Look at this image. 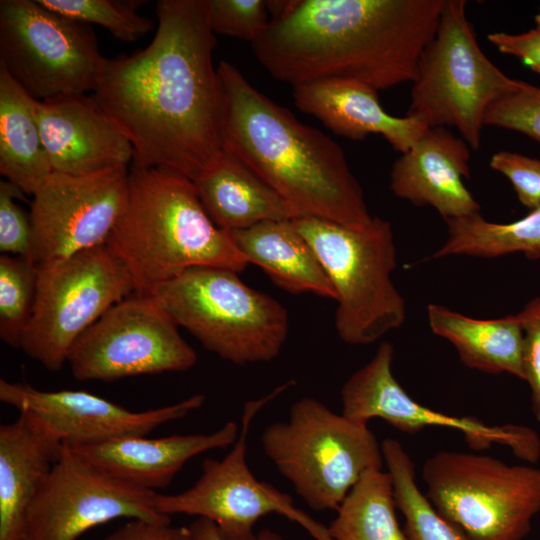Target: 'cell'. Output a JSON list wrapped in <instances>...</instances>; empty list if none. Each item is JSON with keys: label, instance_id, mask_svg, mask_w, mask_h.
Wrapping results in <instances>:
<instances>
[{"label": "cell", "instance_id": "1", "mask_svg": "<svg viewBox=\"0 0 540 540\" xmlns=\"http://www.w3.org/2000/svg\"><path fill=\"white\" fill-rule=\"evenodd\" d=\"M149 45L107 59L93 98L130 141L132 164L192 181L223 152L222 87L207 0H158Z\"/></svg>", "mask_w": 540, "mask_h": 540}, {"label": "cell", "instance_id": "2", "mask_svg": "<svg viewBox=\"0 0 540 540\" xmlns=\"http://www.w3.org/2000/svg\"><path fill=\"white\" fill-rule=\"evenodd\" d=\"M445 0H294L251 43L275 79H349L379 91L414 82Z\"/></svg>", "mask_w": 540, "mask_h": 540}, {"label": "cell", "instance_id": "3", "mask_svg": "<svg viewBox=\"0 0 540 540\" xmlns=\"http://www.w3.org/2000/svg\"><path fill=\"white\" fill-rule=\"evenodd\" d=\"M223 151L244 163L297 217L355 228L371 223L363 190L342 148L256 89L233 64L217 67Z\"/></svg>", "mask_w": 540, "mask_h": 540}, {"label": "cell", "instance_id": "4", "mask_svg": "<svg viewBox=\"0 0 540 540\" xmlns=\"http://www.w3.org/2000/svg\"><path fill=\"white\" fill-rule=\"evenodd\" d=\"M106 246L138 294H152L190 268L240 272L248 265L229 232L206 213L193 181L164 167L132 164L127 204Z\"/></svg>", "mask_w": 540, "mask_h": 540}, {"label": "cell", "instance_id": "5", "mask_svg": "<svg viewBox=\"0 0 540 540\" xmlns=\"http://www.w3.org/2000/svg\"><path fill=\"white\" fill-rule=\"evenodd\" d=\"M292 221L335 290V328L341 340L371 344L404 323L405 300L392 281L396 247L388 220L373 217L363 228L314 217Z\"/></svg>", "mask_w": 540, "mask_h": 540}, {"label": "cell", "instance_id": "6", "mask_svg": "<svg viewBox=\"0 0 540 540\" xmlns=\"http://www.w3.org/2000/svg\"><path fill=\"white\" fill-rule=\"evenodd\" d=\"M152 295L179 327L236 365L275 359L288 335V313L282 304L246 285L230 269L190 268Z\"/></svg>", "mask_w": 540, "mask_h": 540}, {"label": "cell", "instance_id": "7", "mask_svg": "<svg viewBox=\"0 0 540 540\" xmlns=\"http://www.w3.org/2000/svg\"><path fill=\"white\" fill-rule=\"evenodd\" d=\"M265 455L316 511H337L369 470L382 469V448L367 424L331 411L312 397L296 401L285 422L268 425Z\"/></svg>", "mask_w": 540, "mask_h": 540}, {"label": "cell", "instance_id": "8", "mask_svg": "<svg viewBox=\"0 0 540 540\" xmlns=\"http://www.w3.org/2000/svg\"><path fill=\"white\" fill-rule=\"evenodd\" d=\"M480 48L465 0H445L437 31L418 65L407 116L427 128L454 127L473 150L488 108L520 85Z\"/></svg>", "mask_w": 540, "mask_h": 540}, {"label": "cell", "instance_id": "9", "mask_svg": "<svg viewBox=\"0 0 540 540\" xmlns=\"http://www.w3.org/2000/svg\"><path fill=\"white\" fill-rule=\"evenodd\" d=\"M426 497L473 540H522L540 511V469L439 451L423 464Z\"/></svg>", "mask_w": 540, "mask_h": 540}, {"label": "cell", "instance_id": "10", "mask_svg": "<svg viewBox=\"0 0 540 540\" xmlns=\"http://www.w3.org/2000/svg\"><path fill=\"white\" fill-rule=\"evenodd\" d=\"M106 61L89 25L38 0L0 1V66L34 99L94 91Z\"/></svg>", "mask_w": 540, "mask_h": 540}, {"label": "cell", "instance_id": "11", "mask_svg": "<svg viewBox=\"0 0 540 540\" xmlns=\"http://www.w3.org/2000/svg\"><path fill=\"white\" fill-rule=\"evenodd\" d=\"M134 292L127 270L106 244L39 265L35 304L20 349L57 371L78 338Z\"/></svg>", "mask_w": 540, "mask_h": 540}, {"label": "cell", "instance_id": "12", "mask_svg": "<svg viewBox=\"0 0 540 540\" xmlns=\"http://www.w3.org/2000/svg\"><path fill=\"white\" fill-rule=\"evenodd\" d=\"M248 401L241 416L239 436L221 460L207 458L196 483L178 494H159L156 509L164 515L187 514L215 523L223 540H257L253 529L263 516L277 513L302 525L316 540H333L328 527L294 506L291 496L258 480L248 467L247 441L258 412L288 388Z\"/></svg>", "mask_w": 540, "mask_h": 540}, {"label": "cell", "instance_id": "13", "mask_svg": "<svg viewBox=\"0 0 540 540\" xmlns=\"http://www.w3.org/2000/svg\"><path fill=\"white\" fill-rule=\"evenodd\" d=\"M178 327L154 295L134 292L78 338L67 363L80 381L186 371L198 357Z\"/></svg>", "mask_w": 540, "mask_h": 540}, {"label": "cell", "instance_id": "14", "mask_svg": "<svg viewBox=\"0 0 540 540\" xmlns=\"http://www.w3.org/2000/svg\"><path fill=\"white\" fill-rule=\"evenodd\" d=\"M156 495L103 472L64 444L27 511L25 540H76L118 518L171 523L156 509Z\"/></svg>", "mask_w": 540, "mask_h": 540}, {"label": "cell", "instance_id": "15", "mask_svg": "<svg viewBox=\"0 0 540 540\" xmlns=\"http://www.w3.org/2000/svg\"><path fill=\"white\" fill-rule=\"evenodd\" d=\"M128 193L127 166L85 175L53 171L33 195L31 259L39 266L106 244Z\"/></svg>", "mask_w": 540, "mask_h": 540}, {"label": "cell", "instance_id": "16", "mask_svg": "<svg viewBox=\"0 0 540 540\" xmlns=\"http://www.w3.org/2000/svg\"><path fill=\"white\" fill-rule=\"evenodd\" d=\"M393 357V346L382 342L371 360L348 378L341 389L344 416L362 424L380 418L409 434L427 427L449 428L460 432L475 451L499 444L523 461L534 463L539 459L540 437L530 427L490 425L474 417L449 415L418 403L394 377Z\"/></svg>", "mask_w": 540, "mask_h": 540}, {"label": "cell", "instance_id": "17", "mask_svg": "<svg viewBox=\"0 0 540 540\" xmlns=\"http://www.w3.org/2000/svg\"><path fill=\"white\" fill-rule=\"evenodd\" d=\"M0 401L31 412L51 425L69 446L128 436H145L155 428L187 416L205 402L196 394L172 405L134 412L84 390L44 391L0 380Z\"/></svg>", "mask_w": 540, "mask_h": 540}, {"label": "cell", "instance_id": "18", "mask_svg": "<svg viewBox=\"0 0 540 540\" xmlns=\"http://www.w3.org/2000/svg\"><path fill=\"white\" fill-rule=\"evenodd\" d=\"M42 142L52 170L85 175L133 162V147L93 96L37 101Z\"/></svg>", "mask_w": 540, "mask_h": 540}, {"label": "cell", "instance_id": "19", "mask_svg": "<svg viewBox=\"0 0 540 540\" xmlns=\"http://www.w3.org/2000/svg\"><path fill=\"white\" fill-rule=\"evenodd\" d=\"M470 149L444 127L428 128L394 162L391 191L416 206H432L445 221L480 212L463 182L470 176Z\"/></svg>", "mask_w": 540, "mask_h": 540}, {"label": "cell", "instance_id": "20", "mask_svg": "<svg viewBox=\"0 0 540 540\" xmlns=\"http://www.w3.org/2000/svg\"><path fill=\"white\" fill-rule=\"evenodd\" d=\"M239 431L235 422L228 421L209 434L161 438L128 436L95 444L67 446L103 472L155 491L167 487L191 458L209 450L231 447Z\"/></svg>", "mask_w": 540, "mask_h": 540}, {"label": "cell", "instance_id": "21", "mask_svg": "<svg viewBox=\"0 0 540 540\" xmlns=\"http://www.w3.org/2000/svg\"><path fill=\"white\" fill-rule=\"evenodd\" d=\"M63 447L57 431L31 412L0 426V540H25L27 511Z\"/></svg>", "mask_w": 540, "mask_h": 540}, {"label": "cell", "instance_id": "22", "mask_svg": "<svg viewBox=\"0 0 540 540\" xmlns=\"http://www.w3.org/2000/svg\"><path fill=\"white\" fill-rule=\"evenodd\" d=\"M378 91L349 79H328L293 86L296 106L333 133L351 140L378 134L404 153L428 129L419 120L396 117L381 106Z\"/></svg>", "mask_w": 540, "mask_h": 540}, {"label": "cell", "instance_id": "23", "mask_svg": "<svg viewBox=\"0 0 540 540\" xmlns=\"http://www.w3.org/2000/svg\"><path fill=\"white\" fill-rule=\"evenodd\" d=\"M193 183L206 213L224 231L246 229L264 221L296 218L279 194L225 151Z\"/></svg>", "mask_w": 540, "mask_h": 540}, {"label": "cell", "instance_id": "24", "mask_svg": "<svg viewBox=\"0 0 540 540\" xmlns=\"http://www.w3.org/2000/svg\"><path fill=\"white\" fill-rule=\"evenodd\" d=\"M229 234L248 264L259 266L277 286L336 300L326 272L292 219L264 221Z\"/></svg>", "mask_w": 540, "mask_h": 540}, {"label": "cell", "instance_id": "25", "mask_svg": "<svg viewBox=\"0 0 540 540\" xmlns=\"http://www.w3.org/2000/svg\"><path fill=\"white\" fill-rule=\"evenodd\" d=\"M434 334L448 340L467 367L485 373H508L524 380V333L520 318L475 319L438 304L427 307Z\"/></svg>", "mask_w": 540, "mask_h": 540}, {"label": "cell", "instance_id": "26", "mask_svg": "<svg viewBox=\"0 0 540 540\" xmlns=\"http://www.w3.org/2000/svg\"><path fill=\"white\" fill-rule=\"evenodd\" d=\"M37 101L0 66V174L32 196L53 172L42 142Z\"/></svg>", "mask_w": 540, "mask_h": 540}, {"label": "cell", "instance_id": "27", "mask_svg": "<svg viewBox=\"0 0 540 540\" xmlns=\"http://www.w3.org/2000/svg\"><path fill=\"white\" fill-rule=\"evenodd\" d=\"M448 237L430 257L440 259L453 255L498 257L523 253L529 259L540 258V207L510 223H495L480 212L446 220Z\"/></svg>", "mask_w": 540, "mask_h": 540}, {"label": "cell", "instance_id": "28", "mask_svg": "<svg viewBox=\"0 0 540 540\" xmlns=\"http://www.w3.org/2000/svg\"><path fill=\"white\" fill-rule=\"evenodd\" d=\"M393 484L382 469L367 471L328 526L333 540H407L396 517Z\"/></svg>", "mask_w": 540, "mask_h": 540}, {"label": "cell", "instance_id": "29", "mask_svg": "<svg viewBox=\"0 0 540 540\" xmlns=\"http://www.w3.org/2000/svg\"><path fill=\"white\" fill-rule=\"evenodd\" d=\"M381 448L392 480L396 507L404 516L403 531L407 540H473L442 516L421 492L413 461L402 444L387 438Z\"/></svg>", "mask_w": 540, "mask_h": 540}, {"label": "cell", "instance_id": "30", "mask_svg": "<svg viewBox=\"0 0 540 540\" xmlns=\"http://www.w3.org/2000/svg\"><path fill=\"white\" fill-rule=\"evenodd\" d=\"M38 278V265L25 256H0V337L20 348L31 319Z\"/></svg>", "mask_w": 540, "mask_h": 540}, {"label": "cell", "instance_id": "31", "mask_svg": "<svg viewBox=\"0 0 540 540\" xmlns=\"http://www.w3.org/2000/svg\"><path fill=\"white\" fill-rule=\"evenodd\" d=\"M49 10L87 24H96L108 30L123 42H134L150 32L154 23L138 10L146 3L142 0H38Z\"/></svg>", "mask_w": 540, "mask_h": 540}, {"label": "cell", "instance_id": "32", "mask_svg": "<svg viewBox=\"0 0 540 540\" xmlns=\"http://www.w3.org/2000/svg\"><path fill=\"white\" fill-rule=\"evenodd\" d=\"M208 21L214 34L250 41L261 37L270 20L263 0H207Z\"/></svg>", "mask_w": 540, "mask_h": 540}, {"label": "cell", "instance_id": "33", "mask_svg": "<svg viewBox=\"0 0 540 540\" xmlns=\"http://www.w3.org/2000/svg\"><path fill=\"white\" fill-rule=\"evenodd\" d=\"M484 125L520 132L540 142V88L521 81L514 92L488 108Z\"/></svg>", "mask_w": 540, "mask_h": 540}, {"label": "cell", "instance_id": "34", "mask_svg": "<svg viewBox=\"0 0 540 540\" xmlns=\"http://www.w3.org/2000/svg\"><path fill=\"white\" fill-rule=\"evenodd\" d=\"M23 192L7 180L0 181V251L31 258L32 229L29 213L17 203Z\"/></svg>", "mask_w": 540, "mask_h": 540}, {"label": "cell", "instance_id": "35", "mask_svg": "<svg viewBox=\"0 0 540 540\" xmlns=\"http://www.w3.org/2000/svg\"><path fill=\"white\" fill-rule=\"evenodd\" d=\"M490 167L509 179L522 205L540 207V159L500 151L491 157Z\"/></svg>", "mask_w": 540, "mask_h": 540}, {"label": "cell", "instance_id": "36", "mask_svg": "<svg viewBox=\"0 0 540 540\" xmlns=\"http://www.w3.org/2000/svg\"><path fill=\"white\" fill-rule=\"evenodd\" d=\"M518 316L524 333V380L530 386L532 410L540 425V297L528 302Z\"/></svg>", "mask_w": 540, "mask_h": 540}, {"label": "cell", "instance_id": "37", "mask_svg": "<svg viewBox=\"0 0 540 540\" xmlns=\"http://www.w3.org/2000/svg\"><path fill=\"white\" fill-rule=\"evenodd\" d=\"M104 540H193L189 527L130 520Z\"/></svg>", "mask_w": 540, "mask_h": 540}, {"label": "cell", "instance_id": "38", "mask_svg": "<svg viewBox=\"0 0 540 540\" xmlns=\"http://www.w3.org/2000/svg\"><path fill=\"white\" fill-rule=\"evenodd\" d=\"M487 39L501 53L521 59L540 75V41L532 29L520 34L494 32L488 34Z\"/></svg>", "mask_w": 540, "mask_h": 540}, {"label": "cell", "instance_id": "39", "mask_svg": "<svg viewBox=\"0 0 540 540\" xmlns=\"http://www.w3.org/2000/svg\"><path fill=\"white\" fill-rule=\"evenodd\" d=\"M193 540H223L214 522L197 518L189 526ZM257 540H283L282 537L269 529L262 530L257 534Z\"/></svg>", "mask_w": 540, "mask_h": 540}, {"label": "cell", "instance_id": "40", "mask_svg": "<svg viewBox=\"0 0 540 540\" xmlns=\"http://www.w3.org/2000/svg\"><path fill=\"white\" fill-rule=\"evenodd\" d=\"M532 31L540 41V8L535 16V27L532 29Z\"/></svg>", "mask_w": 540, "mask_h": 540}]
</instances>
